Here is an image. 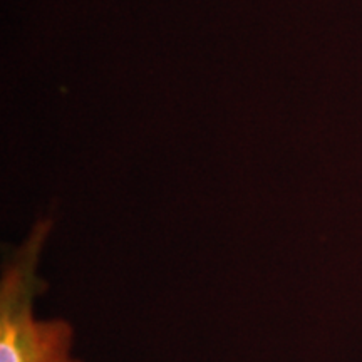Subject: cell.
<instances>
[{
  "instance_id": "1",
  "label": "cell",
  "mask_w": 362,
  "mask_h": 362,
  "mask_svg": "<svg viewBox=\"0 0 362 362\" xmlns=\"http://www.w3.org/2000/svg\"><path fill=\"white\" fill-rule=\"evenodd\" d=\"M51 225L42 221L4 265L0 279V362H83L72 356L74 327L64 319H39L44 291L37 267Z\"/></svg>"
}]
</instances>
